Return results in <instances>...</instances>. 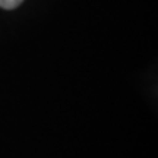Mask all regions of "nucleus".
Wrapping results in <instances>:
<instances>
[{"instance_id": "obj_1", "label": "nucleus", "mask_w": 158, "mask_h": 158, "mask_svg": "<svg viewBox=\"0 0 158 158\" xmlns=\"http://www.w3.org/2000/svg\"><path fill=\"white\" fill-rule=\"evenodd\" d=\"M22 2L23 0H0V7H3V9H15Z\"/></svg>"}]
</instances>
